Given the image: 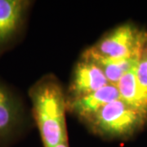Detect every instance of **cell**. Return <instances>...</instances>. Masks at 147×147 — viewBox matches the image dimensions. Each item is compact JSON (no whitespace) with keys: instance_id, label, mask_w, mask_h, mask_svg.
<instances>
[{"instance_id":"11","label":"cell","mask_w":147,"mask_h":147,"mask_svg":"<svg viewBox=\"0 0 147 147\" xmlns=\"http://www.w3.org/2000/svg\"><path fill=\"white\" fill-rule=\"evenodd\" d=\"M55 147H69L68 146V142L61 143V144H60V145H58V146H55Z\"/></svg>"},{"instance_id":"7","label":"cell","mask_w":147,"mask_h":147,"mask_svg":"<svg viewBox=\"0 0 147 147\" xmlns=\"http://www.w3.org/2000/svg\"><path fill=\"white\" fill-rule=\"evenodd\" d=\"M119 99H120V95L117 86L109 84L90 94L67 99V109L87 121L103 106Z\"/></svg>"},{"instance_id":"6","label":"cell","mask_w":147,"mask_h":147,"mask_svg":"<svg viewBox=\"0 0 147 147\" xmlns=\"http://www.w3.org/2000/svg\"><path fill=\"white\" fill-rule=\"evenodd\" d=\"M109 84L101 69L88 59L82 57L74 69L69 85V98L90 94Z\"/></svg>"},{"instance_id":"9","label":"cell","mask_w":147,"mask_h":147,"mask_svg":"<svg viewBox=\"0 0 147 147\" xmlns=\"http://www.w3.org/2000/svg\"><path fill=\"white\" fill-rule=\"evenodd\" d=\"M82 57L88 59L96 64L103 71L109 84H115V85L118 84V82L125 74L137 66V61L139 59V58H133V59L112 60V59L96 57L85 54L83 55Z\"/></svg>"},{"instance_id":"2","label":"cell","mask_w":147,"mask_h":147,"mask_svg":"<svg viewBox=\"0 0 147 147\" xmlns=\"http://www.w3.org/2000/svg\"><path fill=\"white\" fill-rule=\"evenodd\" d=\"M146 119L147 114L119 99L103 106L86 122L96 134L116 138L133 134Z\"/></svg>"},{"instance_id":"1","label":"cell","mask_w":147,"mask_h":147,"mask_svg":"<svg viewBox=\"0 0 147 147\" xmlns=\"http://www.w3.org/2000/svg\"><path fill=\"white\" fill-rule=\"evenodd\" d=\"M29 94L44 147H55L68 142L65 124L67 100L59 82L47 76L37 82Z\"/></svg>"},{"instance_id":"10","label":"cell","mask_w":147,"mask_h":147,"mask_svg":"<svg viewBox=\"0 0 147 147\" xmlns=\"http://www.w3.org/2000/svg\"><path fill=\"white\" fill-rule=\"evenodd\" d=\"M136 75L138 83L147 92V45L138 59L136 66Z\"/></svg>"},{"instance_id":"4","label":"cell","mask_w":147,"mask_h":147,"mask_svg":"<svg viewBox=\"0 0 147 147\" xmlns=\"http://www.w3.org/2000/svg\"><path fill=\"white\" fill-rule=\"evenodd\" d=\"M30 5L25 0H0V56L21 35Z\"/></svg>"},{"instance_id":"8","label":"cell","mask_w":147,"mask_h":147,"mask_svg":"<svg viewBox=\"0 0 147 147\" xmlns=\"http://www.w3.org/2000/svg\"><path fill=\"white\" fill-rule=\"evenodd\" d=\"M116 86L121 100L147 114V92L137 81L136 67L125 74Z\"/></svg>"},{"instance_id":"5","label":"cell","mask_w":147,"mask_h":147,"mask_svg":"<svg viewBox=\"0 0 147 147\" xmlns=\"http://www.w3.org/2000/svg\"><path fill=\"white\" fill-rule=\"evenodd\" d=\"M23 107L12 90L0 82V146L9 144L23 122Z\"/></svg>"},{"instance_id":"3","label":"cell","mask_w":147,"mask_h":147,"mask_svg":"<svg viewBox=\"0 0 147 147\" xmlns=\"http://www.w3.org/2000/svg\"><path fill=\"white\" fill-rule=\"evenodd\" d=\"M146 45V32L127 23L109 32L84 54L112 60L133 59L139 58Z\"/></svg>"}]
</instances>
